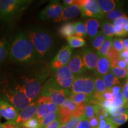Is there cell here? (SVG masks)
Listing matches in <instances>:
<instances>
[{
  "mask_svg": "<svg viewBox=\"0 0 128 128\" xmlns=\"http://www.w3.org/2000/svg\"><path fill=\"white\" fill-rule=\"evenodd\" d=\"M8 55L13 61L23 63L32 62L38 58L29 37L24 33H18L14 36L9 45Z\"/></svg>",
  "mask_w": 128,
  "mask_h": 128,
  "instance_id": "6da1fadb",
  "label": "cell"
},
{
  "mask_svg": "<svg viewBox=\"0 0 128 128\" xmlns=\"http://www.w3.org/2000/svg\"><path fill=\"white\" fill-rule=\"evenodd\" d=\"M28 36L34 46L38 58H44L49 54L54 46V40L45 30L32 28L28 32Z\"/></svg>",
  "mask_w": 128,
  "mask_h": 128,
  "instance_id": "7a4b0ae2",
  "label": "cell"
},
{
  "mask_svg": "<svg viewBox=\"0 0 128 128\" xmlns=\"http://www.w3.org/2000/svg\"><path fill=\"white\" fill-rule=\"evenodd\" d=\"M31 2V1L27 0L0 1V21L7 22L17 17Z\"/></svg>",
  "mask_w": 128,
  "mask_h": 128,
  "instance_id": "3957f363",
  "label": "cell"
},
{
  "mask_svg": "<svg viewBox=\"0 0 128 128\" xmlns=\"http://www.w3.org/2000/svg\"><path fill=\"white\" fill-rule=\"evenodd\" d=\"M49 75L48 70H43L40 73L37 74L36 76L30 79L26 78V81L23 86H20L23 92L32 102L39 97L42 90L43 84Z\"/></svg>",
  "mask_w": 128,
  "mask_h": 128,
  "instance_id": "277c9868",
  "label": "cell"
},
{
  "mask_svg": "<svg viewBox=\"0 0 128 128\" xmlns=\"http://www.w3.org/2000/svg\"><path fill=\"white\" fill-rule=\"evenodd\" d=\"M71 93L70 90L60 88L48 80L44 86L41 96H47L50 99L52 103L60 108L64 104L67 98L70 97Z\"/></svg>",
  "mask_w": 128,
  "mask_h": 128,
  "instance_id": "5b68a950",
  "label": "cell"
},
{
  "mask_svg": "<svg viewBox=\"0 0 128 128\" xmlns=\"http://www.w3.org/2000/svg\"><path fill=\"white\" fill-rule=\"evenodd\" d=\"M6 98L18 112L25 109L33 103L19 85L12 89L5 90Z\"/></svg>",
  "mask_w": 128,
  "mask_h": 128,
  "instance_id": "8992f818",
  "label": "cell"
},
{
  "mask_svg": "<svg viewBox=\"0 0 128 128\" xmlns=\"http://www.w3.org/2000/svg\"><path fill=\"white\" fill-rule=\"evenodd\" d=\"M49 80L56 87L65 90L71 91L75 78L68 65H66L55 71Z\"/></svg>",
  "mask_w": 128,
  "mask_h": 128,
  "instance_id": "52a82bcc",
  "label": "cell"
},
{
  "mask_svg": "<svg viewBox=\"0 0 128 128\" xmlns=\"http://www.w3.org/2000/svg\"><path fill=\"white\" fill-rule=\"evenodd\" d=\"M94 78L92 76H81L75 78L71 88V93H82L92 96L95 92Z\"/></svg>",
  "mask_w": 128,
  "mask_h": 128,
  "instance_id": "ba28073f",
  "label": "cell"
},
{
  "mask_svg": "<svg viewBox=\"0 0 128 128\" xmlns=\"http://www.w3.org/2000/svg\"><path fill=\"white\" fill-rule=\"evenodd\" d=\"M74 4L80 8L82 16L92 17L93 18L98 19H102L104 17V14L101 11L96 0L75 1Z\"/></svg>",
  "mask_w": 128,
  "mask_h": 128,
  "instance_id": "9c48e42d",
  "label": "cell"
},
{
  "mask_svg": "<svg viewBox=\"0 0 128 128\" xmlns=\"http://www.w3.org/2000/svg\"><path fill=\"white\" fill-rule=\"evenodd\" d=\"M72 54V48L69 46H64L52 60L50 63V70L53 71H56L62 67L66 66L71 60Z\"/></svg>",
  "mask_w": 128,
  "mask_h": 128,
  "instance_id": "30bf717a",
  "label": "cell"
},
{
  "mask_svg": "<svg viewBox=\"0 0 128 128\" xmlns=\"http://www.w3.org/2000/svg\"><path fill=\"white\" fill-rule=\"evenodd\" d=\"M64 6L59 1H53L40 12L39 17L41 20L56 19L61 15Z\"/></svg>",
  "mask_w": 128,
  "mask_h": 128,
  "instance_id": "8fae6325",
  "label": "cell"
},
{
  "mask_svg": "<svg viewBox=\"0 0 128 128\" xmlns=\"http://www.w3.org/2000/svg\"><path fill=\"white\" fill-rule=\"evenodd\" d=\"M0 109L1 116L7 121L15 122L16 120L19 112L8 100L6 97L0 98Z\"/></svg>",
  "mask_w": 128,
  "mask_h": 128,
  "instance_id": "7c38bea8",
  "label": "cell"
},
{
  "mask_svg": "<svg viewBox=\"0 0 128 128\" xmlns=\"http://www.w3.org/2000/svg\"><path fill=\"white\" fill-rule=\"evenodd\" d=\"M81 58L87 70L95 71L99 60V56L97 52L90 48H85L81 51Z\"/></svg>",
  "mask_w": 128,
  "mask_h": 128,
  "instance_id": "4fadbf2b",
  "label": "cell"
},
{
  "mask_svg": "<svg viewBox=\"0 0 128 128\" xmlns=\"http://www.w3.org/2000/svg\"><path fill=\"white\" fill-rule=\"evenodd\" d=\"M68 66L75 78L82 76L86 70L81 56L78 54H75L72 56L68 64Z\"/></svg>",
  "mask_w": 128,
  "mask_h": 128,
  "instance_id": "5bb4252c",
  "label": "cell"
},
{
  "mask_svg": "<svg viewBox=\"0 0 128 128\" xmlns=\"http://www.w3.org/2000/svg\"><path fill=\"white\" fill-rule=\"evenodd\" d=\"M38 107H39V104L38 102H33L29 106L20 112L17 119L14 122L22 125L26 122L36 117Z\"/></svg>",
  "mask_w": 128,
  "mask_h": 128,
  "instance_id": "9a60e30c",
  "label": "cell"
},
{
  "mask_svg": "<svg viewBox=\"0 0 128 128\" xmlns=\"http://www.w3.org/2000/svg\"><path fill=\"white\" fill-rule=\"evenodd\" d=\"M60 110V107L55 104L52 102H44L39 104L38 111L36 115V118L39 120L44 119L48 114L54 112H58Z\"/></svg>",
  "mask_w": 128,
  "mask_h": 128,
  "instance_id": "2e32d148",
  "label": "cell"
},
{
  "mask_svg": "<svg viewBox=\"0 0 128 128\" xmlns=\"http://www.w3.org/2000/svg\"><path fill=\"white\" fill-rule=\"evenodd\" d=\"M81 12L80 8L76 4H73L68 7L64 8L62 12L58 18L55 19V22L67 21L77 17Z\"/></svg>",
  "mask_w": 128,
  "mask_h": 128,
  "instance_id": "e0dca14e",
  "label": "cell"
},
{
  "mask_svg": "<svg viewBox=\"0 0 128 128\" xmlns=\"http://www.w3.org/2000/svg\"><path fill=\"white\" fill-rule=\"evenodd\" d=\"M111 62L107 56L99 57V60L96 67L94 74L95 76L103 77L110 71Z\"/></svg>",
  "mask_w": 128,
  "mask_h": 128,
  "instance_id": "ac0fdd59",
  "label": "cell"
},
{
  "mask_svg": "<svg viewBox=\"0 0 128 128\" xmlns=\"http://www.w3.org/2000/svg\"><path fill=\"white\" fill-rule=\"evenodd\" d=\"M100 25L99 22L96 18H89L86 20V27L87 29V36L90 39H94L100 32L98 28Z\"/></svg>",
  "mask_w": 128,
  "mask_h": 128,
  "instance_id": "d6986e66",
  "label": "cell"
},
{
  "mask_svg": "<svg viewBox=\"0 0 128 128\" xmlns=\"http://www.w3.org/2000/svg\"><path fill=\"white\" fill-rule=\"evenodd\" d=\"M97 2L104 14L114 11L118 5V2L113 0H97Z\"/></svg>",
  "mask_w": 128,
  "mask_h": 128,
  "instance_id": "ffe728a7",
  "label": "cell"
},
{
  "mask_svg": "<svg viewBox=\"0 0 128 128\" xmlns=\"http://www.w3.org/2000/svg\"><path fill=\"white\" fill-rule=\"evenodd\" d=\"M70 97L76 104H87L91 103L92 95H87L82 93H71Z\"/></svg>",
  "mask_w": 128,
  "mask_h": 128,
  "instance_id": "44dd1931",
  "label": "cell"
},
{
  "mask_svg": "<svg viewBox=\"0 0 128 128\" xmlns=\"http://www.w3.org/2000/svg\"><path fill=\"white\" fill-rule=\"evenodd\" d=\"M128 23V17H125L118 19L113 22L115 30V36L117 37H125L124 32V26Z\"/></svg>",
  "mask_w": 128,
  "mask_h": 128,
  "instance_id": "7402d4cb",
  "label": "cell"
},
{
  "mask_svg": "<svg viewBox=\"0 0 128 128\" xmlns=\"http://www.w3.org/2000/svg\"><path fill=\"white\" fill-rule=\"evenodd\" d=\"M101 107L100 106L94 104L88 103L86 104L84 108V112L83 115L88 120H90L94 117L96 116Z\"/></svg>",
  "mask_w": 128,
  "mask_h": 128,
  "instance_id": "603a6c76",
  "label": "cell"
},
{
  "mask_svg": "<svg viewBox=\"0 0 128 128\" xmlns=\"http://www.w3.org/2000/svg\"><path fill=\"white\" fill-rule=\"evenodd\" d=\"M74 26V23H70V22L62 25L59 30V33L60 36L66 38L70 36H75Z\"/></svg>",
  "mask_w": 128,
  "mask_h": 128,
  "instance_id": "cb8c5ba5",
  "label": "cell"
},
{
  "mask_svg": "<svg viewBox=\"0 0 128 128\" xmlns=\"http://www.w3.org/2000/svg\"><path fill=\"white\" fill-rule=\"evenodd\" d=\"M103 78L108 89L112 88V87H114L116 85L120 84V81L119 78L116 77L110 71L107 74H106L104 76H103Z\"/></svg>",
  "mask_w": 128,
  "mask_h": 128,
  "instance_id": "d4e9b609",
  "label": "cell"
},
{
  "mask_svg": "<svg viewBox=\"0 0 128 128\" xmlns=\"http://www.w3.org/2000/svg\"><path fill=\"white\" fill-rule=\"evenodd\" d=\"M69 46L71 48H78L83 47L86 45V40L82 38L76 36H70L66 38Z\"/></svg>",
  "mask_w": 128,
  "mask_h": 128,
  "instance_id": "484cf974",
  "label": "cell"
},
{
  "mask_svg": "<svg viewBox=\"0 0 128 128\" xmlns=\"http://www.w3.org/2000/svg\"><path fill=\"white\" fill-rule=\"evenodd\" d=\"M102 32L106 38H112L115 36V30L113 24L108 21H104L102 24Z\"/></svg>",
  "mask_w": 128,
  "mask_h": 128,
  "instance_id": "4316f807",
  "label": "cell"
},
{
  "mask_svg": "<svg viewBox=\"0 0 128 128\" xmlns=\"http://www.w3.org/2000/svg\"><path fill=\"white\" fill-rule=\"evenodd\" d=\"M60 110L58 112H54V113H52L50 114H48V116H46L45 118H44V119L40 120V128H46L48 125H49V124H50L51 123H52L53 122H54L55 120H56L58 118H60Z\"/></svg>",
  "mask_w": 128,
  "mask_h": 128,
  "instance_id": "83f0119b",
  "label": "cell"
},
{
  "mask_svg": "<svg viewBox=\"0 0 128 128\" xmlns=\"http://www.w3.org/2000/svg\"><path fill=\"white\" fill-rule=\"evenodd\" d=\"M106 37L104 36L103 32L101 31H100L94 39H92V47L96 49L97 52H98L100 50L102 45L106 41Z\"/></svg>",
  "mask_w": 128,
  "mask_h": 128,
  "instance_id": "f1b7e54d",
  "label": "cell"
},
{
  "mask_svg": "<svg viewBox=\"0 0 128 128\" xmlns=\"http://www.w3.org/2000/svg\"><path fill=\"white\" fill-rule=\"evenodd\" d=\"M128 101L124 98L122 92H119L116 96H114V98L112 100V105L113 108H118L124 107L128 103Z\"/></svg>",
  "mask_w": 128,
  "mask_h": 128,
  "instance_id": "f546056e",
  "label": "cell"
},
{
  "mask_svg": "<svg viewBox=\"0 0 128 128\" xmlns=\"http://www.w3.org/2000/svg\"><path fill=\"white\" fill-rule=\"evenodd\" d=\"M94 82H95V92L97 93L102 94L107 91L106 86L104 81L103 77L102 76H95L94 78Z\"/></svg>",
  "mask_w": 128,
  "mask_h": 128,
  "instance_id": "4dcf8cb0",
  "label": "cell"
},
{
  "mask_svg": "<svg viewBox=\"0 0 128 128\" xmlns=\"http://www.w3.org/2000/svg\"><path fill=\"white\" fill-rule=\"evenodd\" d=\"M112 45H113V39L112 38H106V41L102 45V48H100L99 51L97 52V54L98 55V56L101 57L107 56V54H108V52L111 49Z\"/></svg>",
  "mask_w": 128,
  "mask_h": 128,
  "instance_id": "1f68e13d",
  "label": "cell"
},
{
  "mask_svg": "<svg viewBox=\"0 0 128 128\" xmlns=\"http://www.w3.org/2000/svg\"><path fill=\"white\" fill-rule=\"evenodd\" d=\"M109 118L113 122V123L118 127H119V126L125 124L126 122L128 121V110L122 114L118 115V116H111Z\"/></svg>",
  "mask_w": 128,
  "mask_h": 128,
  "instance_id": "d6a6232c",
  "label": "cell"
},
{
  "mask_svg": "<svg viewBox=\"0 0 128 128\" xmlns=\"http://www.w3.org/2000/svg\"><path fill=\"white\" fill-rule=\"evenodd\" d=\"M74 28L75 36L82 38V37H86L87 35L86 24H84L82 22L75 23Z\"/></svg>",
  "mask_w": 128,
  "mask_h": 128,
  "instance_id": "836d02e7",
  "label": "cell"
},
{
  "mask_svg": "<svg viewBox=\"0 0 128 128\" xmlns=\"http://www.w3.org/2000/svg\"><path fill=\"white\" fill-rule=\"evenodd\" d=\"M106 17L108 18V20L110 21V22H113L118 20V19L127 17V16L125 15V14H124V12H120V11L114 10L107 14Z\"/></svg>",
  "mask_w": 128,
  "mask_h": 128,
  "instance_id": "e575fe53",
  "label": "cell"
},
{
  "mask_svg": "<svg viewBox=\"0 0 128 128\" xmlns=\"http://www.w3.org/2000/svg\"><path fill=\"white\" fill-rule=\"evenodd\" d=\"M110 72H112L118 78L122 79V78H127L128 72L126 68L111 67L110 68Z\"/></svg>",
  "mask_w": 128,
  "mask_h": 128,
  "instance_id": "d590c367",
  "label": "cell"
},
{
  "mask_svg": "<svg viewBox=\"0 0 128 128\" xmlns=\"http://www.w3.org/2000/svg\"><path fill=\"white\" fill-rule=\"evenodd\" d=\"M8 55L7 43L5 40H0V64L6 60Z\"/></svg>",
  "mask_w": 128,
  "mask_h": 128,
  "instance_id": "8d00e7d4",
  "label": "cell"
},
{
  "mask_svg": "<svg viewBox=\"0 0 128 128\" xmlns=\"http://www.w3.org/2000/svg\"><path fill=\"white\" fill-rule=\"evenodd\" d=\"M24 128H39L40 122L36 117L22 124Z\"/></svg>",
  "mask_w": 128,
  "mask_h": 128,
  "instance_id": "74e56055",
  "label": "cell"
},
{
  "mask_svg": "<svg viewBox=\"0 0 128 128\" xmlns=\"http://www.w3.org/2000/svg\"><path fill=\"white\" fill-rule=\"evenodd\" d=\"M113 47L116 51L120 53L124 50V40L121 38H114L113 39Z\"/></svg>",
  "mask_w": 128,
  "mask_h": 128,
  "instance_id": "f35d334b",
  "label": "cell"
},
{
  "mask_svg": "<svg viewBox=\"0 0 128 128\" xmlns=\"http://www.w3.org/2000/svg\"><path fill=\"white\" fill-rule=\"evenodd\" d=\"M81 119V116L73 117L71 116L68 121L65 124L68 128H76Z\"/></svg>",
  "mask_w": 128,
  "mask_h": 128,
  "instance_id": "ab89813d",
  "label": "cell"
},
{
  "mask_svg": "<svg viewBox=\"0 0 128 128\" xmlns=\"http://www.w3.org/2000/svg\"><path fill=\"white\" fill-rule=\"evenodd\" d=\"M107 56L109 59L110 62L116 60L117 59L120 58V53L116 51L113 47H112L111 49L107 54Z\"/></svg>",
  "mask_w": 128,
  "mask_h": 128,
  "instance_id": "60d3db41",
  "label": "cell"
},
{
  "mask_svg": "<svg viewBox=\"0 0 128 128\" xmlns=\"http://www.w3.org/2000/svg\"><path fill=\"white\" fill-rule=\"evenodd\" d=\"M114 96H113V94H112V92L110 90V89H108L107 91L105 92H104L103 94H100V102H102L103 100H108V101H112L113 99L114 98ZM99 103V104H100ZM98 104V106H99Z\"/></svg>",
  "mask_w": 128,
  "mask_h": 128,
  "instance_id": "b9f144b4",
  "label": "cell"
},
{
  "mask_svg": "<svg viewBox=\"0 0 128 128\" xmlns=\"http://www.w3.org/2000/svg\"><path fill=\"white\" fill-rule=\"evenodd\" d=\"M127 64L124 60L120 58L117 59L116 60L111 62V67H118L121 68H126Z\"/></svg>",
  "mask_w": 128,
  "mask_h": 128,
  "instance_id": "7bdbcfd3",
  "label": "cell"
},
{
  "mask_svg": "<svg viewBox=\"0 0 128 128\" xmlns=\"http://www.w3.org/2000/svg\"><path fill=\"white\" fill-rule=\"evenodd\" d=\"M76 128H92L90 124L89 120L85 117L84 115L81 116V119Z\"/></svg>",
  "mask_w": 128,
  "mask_h": 128,
  "instance_id": "ee69618b",
  "label": "cell"
},
{
  "mask_svg": "<svg viewBox=\"0 0 128 128\" xmlns=\"http://www.w3.org/2000/svg\"><path fill=\"white\" fill-rule=\"evenodd\" d=\"M4 128H24L22 125L16 124L14 122L7 121L2 124Z\"/></svg>",
  "mask_w": 128,
  "mask_h": 128,
  "instance_id": "f6af8a7d",
  "label": "cell"
},
{
  "mask_svg": "<svg viewBox=\"0 0 128 128\" xmlns=\"http://www.w3.org/2000/svg\"><path fill=\"white\" fill-rule=\"evenodd\" d=\"M90 124L92 128H99L100 126V119L98 116L94 117L93 118L89 120Z\"/></svg>",
  "mask_w": 128,
  "mask_h": 128,
  "instance_id": "bcb514c9",
  "label": "cell"
},
{
  "mask_svg": "<svg viewBox=\"0 0 128 128\" xmlns=\"http://www.w3.org/2000/svg\"><path fill=\"white\" fill-rule=\"evenodd\" d=\"M62 124L61 120H60V118H58L56 120L53 122L49 125H48L45 128H59L60 126Z\"/></svg>",
  "mask_w": 128,
  "mask_h": 128,
  "instance_id": "7dc6e473",
  "label": "cell"
},
{
  "mask_svg": "<svg viewBox=\"0 0 128 128\" xmlns=\"http://www.w3.org/2000/svg\"><path fill=\"white\" fill-rule=\"evenodd\" d=\"M122 92L124 98H125L127 100H128V81H127V82L124 84V87H123Z\"/></svg>",
  "mask_w": 128,
  "mask_h": 128,
  "instance_id": "c3c4849f",
  "label": "cell"
},
{
  "mask_svg": "<svg viewBox=\"0 0 128 128\" xmlns=\"http://www.w3.org/2000/svg\"><path fill=\"white\" fill-rule=\"evenodd\" d=\"M118 128V126H117L116 124L113 123V122L112 121V120L110 119L109 117H108V122H107L106 125L104 128Z\"/></svg>",
  "mask_w": 128,
  "mask_h": 128,
  "instance_id": "681fc988",
  "label": "cell"
},
{
  "mask_svg": "<svg viewBox=\"0 0 128 128\" xmlns=\"http://www.w3.org/2000/svg\"><path fill=\"white\" fill-rule=\"evenodd\" d=\"M110 90L112 92V94H113V96H116L119 92H121V87H118V86H114V87H112V88H110Z\"/></svg>",
  "mask_w": 128,
  "mask_h": 128,
  "instance_id": "f907efd6",
  "label": "cell"
},
{
  "mask_svg": "<svg viewBox=\"0 0 128 128\" xmlns=\"http://www.w3.org/2000/svg\"><path fill=\"white\" fill-rule=\"evenodd\" d=\"M128 58V52L125 50H124L122 52L120 53V58L124 60Z\"/></svg>",
  "mask_w": 128,
  "mask_h": 128,
  "instance_id": "816d5d0a",
  "label": "cell"
},
{
  "mask_svg": "<svg viewBox=\"0 0 128 128\" xmlns=\"http://www.w3.org/2000/svg\"><path fill=\"white\" fill-rule=\"evenodd\" d=\"M74 0H65V1H63V5L65 8L68 7L69 6L74 4Z\"/></svg>",
  "mask_w": 128,
  "mask_h": 128,
  "instance_id": "f5cc1de1",
  "label": "cell"
},
{
  "mask_svg": "<svg viewBox=\"0 0 128 128\" xmlns=\"http://www.w3.org/2000/svg\"><path fill=\"white\" fill-rule=\"evenodd\" d=\"M124 50L128 52V39L124 40Z\"/></svg>",
  "mask_w": 128,
  "mask_h": 128,
  "instance_id": "db71d44e",
  "label": "cell"
},
{
  "mask_svg": "<svg viewBox=\"0 0 128 128\" xmlns=\"http://www.w3.org/2000/svg\"><path fill=\"white\" fill-rule=\"evenodd\" d=\"M124 32L125 36H128V23L124 26Z\"/></svg>",
  "mask_w": 128,
  "mask_h": 128,
  "instance_id": "11a10c76",
  "label": "cell"
},
{
  "mask_svg": "<svg viewBox=\"0 0 128 128\" xmlns=\"http://www.w3.org/2000/svg\"><path fill=\"white\" fill-rule=\"evenodd\" d=\"M59 128H68L66 127V126L65 125V124H61Z\"/></svg>",
  "mask_w": 128,
  "mask_h": 128,
  "instance_id": "9f6ffc18",
  "label": "cell"
},
{
  "mask_svg": "<svg viewBox=\"0 0 128 128\" xmlns=\"http://www.w3.org/2000/svg\"><path fill=\"white\" fill-rule=\"evenodd\" d=\"M126 70H127V72H128V76H127V78H126V79L128 81V65H127V66H126Z\"/></svg>",
  "mask_w": 128,
  "mask_h": 128,
  "instance_id": "6f0895ef",
  "label": "cell"
},
{
  "mask_svg": "<svg viewBox=\"0 0 128 128\" xmlns=\"http://www.w3.org/2000/svg\"><path fill=\"white\" fill-rule=\"evenodd\" d=\"M125 106L126 108H128V103L126 104H125V106Z\"/></svg>",
  "mask_w": 128,
  "mask_h": 128,
  "instance_id": "680465c9",
  "label": "cell"
},
{
  "mask_svg": "<svg viewBox=\"0 0 128 128\" xmlns=\"http://www.w3.org/2000/svg\"><path fill=\"white\" fill-rule=\"evenodd\" d=\"M0 128H4V127H3L2 126V124H1V123H0Z\"/></svg>",
  "mask_w": 128,
  "mask_h": 128,
  "instance_id": "91938a15",
  "label": "cell"
},
{
  "mask_svg": "<svg viewBox=\"0 0 128 128\" xmlns=\"http://www.w3.org/2000/svg\"><path fill=\"white\" fill-rule=\"evenodd\" d=\"M1 109H0V119H1Z\"/></svg>",
  "mask_w": 128,
  "mask_h": 128,
  "instance_id": "94428289",
  "label": "cell"
},
{
  "mask_svg": "<svg viewBox=\"0 0 128 128\" xmlns=\"http://www.w3.org/2000/svg\"></svg>",
  "mask_w": 128,
  "mask_h": 128,
  "instance_id": "6125c7cd",
  "label": "cell"
}]
</instances>
